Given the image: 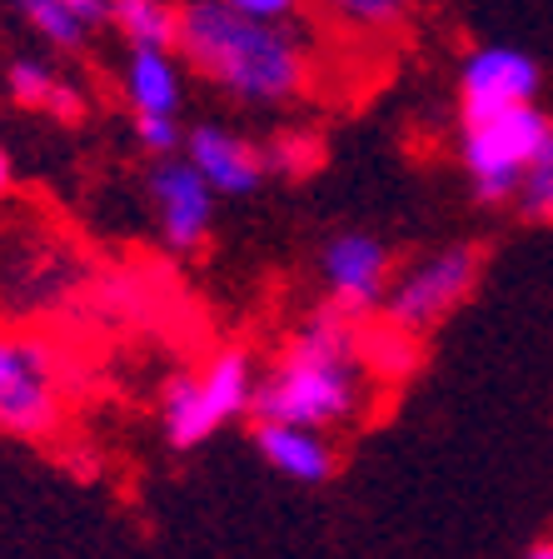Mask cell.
<instances>
[{
  "label": "cell",
  "instance_id": "obj_8",
  "mask_svg": "<svg viewBox=\"0 0 553 559\" xmlns=\"http://www.w3.org/2000/svg\"><path fill=\"white\" fill-rule=\"evenodd\" d=\"M151 200H155L160 235L170 250L190 255V250H200V245L209 240V225H215V190H209V180L184 160V155H155Z\"/></svg>",
  "mask_w": 553,
  "mask_h": 559
},
{
  "label": "cell",
  "instance_id": "obj_9",
  "mask_svg": "<svg viewBox=\"0 0 553 559\" xmlns=\"http://www.w3.org/2000/svg\"><path fill=\"white\" fill-rule=\"evenodd\" d=\"M539 60L519 46H479L459 66V120L494 116L539 95Z\"/></svg>",
  "mask_w": 553,
  "mask_h": 559
},
{
  "label": "cell",
  "instance_id": "obj_5",
  "mask_svg": "<svg viewBox=\"0 0 553 559\" xmlns=\"http://www.w3.org/2000/svg\"><path fill=\"white\" fill-rule=\"evenodd\" d=\"M254 365L244 349H225L200 374H175L160 395V425L175 450H195L230 419L250 415Z\"/></svg>",
  "mask_w": 553,
  "mask_h": 559
},
{
  "label": "cell",
  "instance_id": "obj_16",
  "mask_svg": "<svg viewBox=\"0 0 553 559\" xmlns=\"http://www.w3.org/2000/svg\"><path fill=\"white\" fill-rule=\"evenodd\" d=\"M524 221H539V225H553V116H549V130H543V145L533 155V165L524 170L519 180V195H514Z\"/></svg>",
  "mask_w": 553,
  "mask_h": 559
},
{
  "label": "cell",
  "instance_id": "obj_2",
  "mask_svg": "<svg viewBox=\"0 0 553 559\" xmlns=\"http://www.w3.org/2000/svg\"><path fill=\"white\" fill-rule=\"evenodd\" d=\"M369 409V365L354 335V314L324 305L285 340L275 370L254 380L250 415L289 419L314 430H345Z\"/></svg>",
  "mask_w": 553,
  "mask_h": 559
},
{
  "label": "cell",
  "instance_id": "obj_12",
  "mask_svg": "<svg viewBox=\"0 0 553 559\" xmlns=\"http://www.w3.org/2000/svg\"><path fill=\"white\" fill-rule=\"evenodd\" d=\"M125 100L135 116H180L184 81H180V60L175 50L135 46L125 60Z\"/></svg>",
  "mask_w": 553,
  "mask_h": 559
},
{
  "label": "cell",
  "instance_id": "obj_21",
  "mask_svg": "<svg viewBox=\"0 0 553 559\" xmlns=\"http://www.w3.org/2000/svg\"><path fill=\"white\" fill-rule=\"evenodd\" d=\"M70 11L81 15L85 25H95V21H110V0H65Z\"/></svg>",
  "mask_w": 553,
  "mask_h": 559
},
{
  "label": "cell",
  "instance_id": "obj_23",
  "mask_svg": "<svg viewBox=\"0 0 553 559\" xmlns=\"http://www.w3.org/2000/svg\"><path fill=\"white\" fill-rule=\"evenodd\" d=\"M11 190V160H5V151H0V195Z\"/></svg>",
  "mask_w": 553,
  "mask_h": 559
},
{
  "label": "cell",
  "instance_id": "obj_4",
  "mask_svg": "<svg viewBox=\"0 0 553 559\" xmlns=\"http://www.w3.org/2000/svg\"><path fill=\"white\" fill-rule=\"evenodd\" d=\"M479 275H484V245H444L389 280L380 310L394 325V335L419 340L444 325L479 290Z\"/></svg>",
  "mask_w": 553,
  "mask_h": 559
},
{
  "label": "cell",
  "instance_id": "obj_1",
  "mask_svg": "<svg viewBox=\"0 0 553 559\" xmlns=\"http://www.w3.org/2000/svg\"><path fill=\"white\" fill-rule=\"evenodd\" d=\"M175 50L244 105L300 100L314 81L310 46L294 21H260L225 0H184Z\"/></svg>",
  "mask_w": 553,
  "mask_h": 559
},
{
  "label": "cell",
  "instance_id": "obj_17",
  "mask_svg": "<svg viewBox=\"0 0 553 559\" xmlns=\"http://www.w3.org/2000/svg\"><path fill=\"white\" fill-rule=\"evenodd\" d=\"M11 5L25 15L31 31H40V40H50V46H60V50H81L85 21L70 11L65 0H11Z\"/></svg>",
  "mask_w": 553,
  "mask_h": 559
},
{
  "label": "cell",
  "instance_id": "obj_18",
  "mask_svg": "<svg viewBox=\"0 0 553 559\" xmlns=\"http://www.w3.org/2000/svg\"><path fill=\"white\" fill-rule=\"evenodd\" d=\"M265 151V170L269 175H310V170H320V160H324V145H320V135H310V130H279L269 145H260Z\"/></svg>",
  "mask_w": 553,
  "mask_h": 559
},
{
  "label": "cell",
  "instance_id": "obj_20",
  "mask_svg": "<svg viewBox=\"0 0 553 559\" xmlns=\"http://www.w3.org/2000/svg\"><path fill=\"white\" fill-rule=\"evenodd\" d=\"M225 5H235L244 15H260V21H300V11L310 0H225Z\"/></svg>",
  "mask_w": 553,
  "mask_h": 559
},
{
  "label": "cell",
  "instance_id": "obj_10",
  "mask_svg": "<svg viewBox=\"0 0 553 559\" xmlns=\"http://www.w3.org/2000/svg\"><path fill=\"white\" fill-rule=\"evenodd\" d=\"M184 160L205 175L215 195H254L269 175L265 151H260L254 140H244L240 130H225V126L190 130V135H184Z\"/></svg>",
  "mask_w": 553,
  "mask_h": 559
},
{
  "label": "cell",
  "instance_id": "obj_14",
  "mask_svg": "<svg viewBox=\"0 0 553 559\" xmlns=\"http://www.w3.org/2000/svg\"><path fill=\"white\" fill-rule=\"evenodd\" d=\"M5 85H11V95L21 105H31V110H50V116H60V120L81 116V91L65 85L56 70L40 66V60H11Z\"/></svg>",
  "mask_w": 553,
  "mask_h": 559
},
{
  "label": "cell",
  "instance_id": "obj_19",
  "mask_svg": "<svg viewBox=\"0 0 553 559\" xmlns=\"http://www.w3.org/2000/svg\"><path fill=\"white\" fill-rule=\"evenodd\" d=\"M135 135L151 155H175L184 145V130L175 116H135Z\"/></svg>",
  "mask_w": 553,
  "mask_h": 559
},
{
  "label": "cell",
  "instance_id": "obj_7",
  "mask_svg": "<svg viewBox=\"0 0 553 559\" xmlns=\"http://www.w3.org/2000/svg\"><path fill=\"white\" fill-rule=\"evenodd\" d=\"M320 280H324V305H335L345 314H369L384 305V290L394 280V250L369 230H345L335 240H324L320 250Z\"/></svg>",
  "mask_w": 553,
  "mask_h": 559
},
{
  "label": "cell",
  "instance_id": "obj_22",
  "mask_svg": "<svg viewBox=\"0 0 553 559\" xmlns=\"http://www.w3.org/2000/svg\"><path fill=\"white\" fill-rule=\"evenodd\" d=\"M524 559H553V539H539V545H533Z\"/></svg>",
  "mask_w": 553,
  "mask_h": 559
},
{
  "label": "cell",
  "instance_id": "obj_15",
  "mask_svg": "<svg viewBox=\"0 0 553 559\" xmlns=\"http://www.w3.org/2000/svg\"><path fill=\"white\" fill-rule=\"evenodd\" d=\"M110 21L120 25V35H125L130 46L175 50L180 5H170V0H110Z\"/></svg>",
  "mask_w": 553,
  "mask_h": 559
},
{
  "label": "cell",
  "instance_id": "obj_13",
  "mask_svg": "<svg viewBox=\"0 0 553 559\" xmlns=\"http://www.w3.org/2000/svg\"><path fill=\"white\" fill-rule=\"evenodd\" d=\"M310 5L329 31L349 35V40H380L414 15L419 0H310Z\"/></svg>",
  "mask_w": 553,
  "mask_h": 559
},
{
  "label": "cell",
  "instance_id": "obj_6",
  "mask_svg": "<svg viewBox=\"0 0 553 559\" xmlns=\"http://www.w3.org/2000/svg\"><path fill=\"white\" fill-rule=\"evenodd\" d=\"M60 419V390H56V360L35 340L0 335V430L5 435H40L56 430Z\"/></svg>",
  "mask_w": 553,
  "mask_h": 559
},
{
  "label": "cell",
  "instance_id": "obj_11",
  "mask_svg": "<svg viewBox=\"0 0 553 559\" xmlns=\"http://www.w3.org/2000/svg\"><path fill=\"white\" fill-rule=\"evenodd\" d=\"M254 450L275 475L294 485H324L335 475V444L314 425H289V419H254Z\"/></svg>",
  "mask_w": 553,
  "mask_h": 559
},
{
  "label": "cell",
  "instance_id": "obj_3",
  "mask_svg": "<svg viewBox=\"0 0 553 559\" xmlns=\"http://www.w3.org/2000/svg\"><path fill=\"white\" fill-rule=\"evenodd\" d=\"M543 130H549V116L533 100L464 120L459 160H464V175H469V195L479 205L489 210L514 205L524 170L533 165V155L543 145Z\"/></svg>",
  "mask_w": 553,
  "mask_h": 559
}]
</instances>
